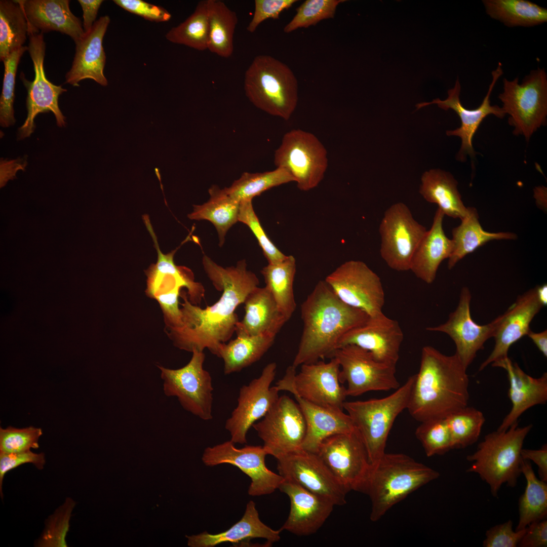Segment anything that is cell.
I'll return each mask as SVG.
<instances>
[{"instance_id": "obj_1", "label": "cell", "mask_w": 547, "mask_h": 547, "mask_svg": "<svg viewBox=\"0 0 547 547\" xmlns=\"http://www.w3.org/2000/svg\"><path fill=\"white\" fill-rule=\"evenodd\" d=\"M204 269L215 288L222 294L219 300L202 308L188 300L185 292L180 294L182 325L168 329V335L174 345L181 350L192 353L207 348L218 357L221 344L231 337L239 322L235 311L259 281L256 275L247 269L245 260L236 266L223 267L204 255Z\"/></svg>"}, {"instance_id": "obj_2", "label": "cell", "mask_w": 547, "mask_h": 547, "mask_svg": "<svg viewBox=\"0 0 547 547\" xmlns=\"http://www.w3.org/2000/svg\"><path fill=\"white\" fill-rule=\"evenodd\" d=\"M466 369L455 354L424 346L407 408L412 417L420 422L444 419L467 406Z\"/></svg>"}, {"instance_id": "obj_3", "label": "cell", "mask_w": 547, "mask_h": 547, "mask_svg": "<svg viewBox=\"0 0 547 547\" xmlns=\"http://www.w3.org/2000/svg\"><path fill=\"white\" fill-rule=\"evenodd\" d=\"M303 330L292 366L331 358L341 337L369 316L342 302L328 284L320 281L301 306Z\"/></svg>"}, {"instance_id": "obj_4", "label": "cell", "mask_w": 547, "mask_h": 547, "mask_svg": "<svg viewBox=\"0 0 547 547\" xmlns=\"http://www.w3.org/2000/svg\"><path fill=\"white\" fill-rule=\"evenodd\" d=\"M439 476L406 454L385 452L371 465L362 491L371 500L370 520L378 521L395 504Z\"/></svg>"}, {"instance_id": "obj_5", "label": "cell", "mask_w": 547, "mask_h": 547, "mask_svg": "<svg viewBox=\"0 0 547 547\" xmlns=\"http://www.w3.org/2000/svg\"><path fill=\"white\" fill-rule=\"evenodd\" d=\"M531 424L518 426V421L505 431H496L486 435L477 450L467 456L473 462L468 473L478 474L490 486L496 497L501 486L514 487L521 473V451Z\"/></svg>"}, {"instance_id": "obj_6", "label": "cell", "mask_w": 547, "mask_h": 547, "mask_svg": "<svg viewBox=\"0 0 547 547\" xmlns=\"http://www.w3.org/2000/svg\"><path fill=\"white\" fill-rule=\"evenodd\" d=\"M298 82L284 63L267 55L255 57L246 71L244 90L257 108L288 121L298 103Z\"/></svg>"}, {"instance_id": "obj_7", "label": "cell", "mask_w": 547, "mask_h": 547, "mask_svg": "<svg viewBox=\"0 0 547 547\" xmlns=\"http://www.w3.org/2000/svg\"><path fill=\"white\" fill-rule=\"evenodd\" d=\"M414 379L415 374L382 398L344 403L343 409L363 442L371 465L385 453L389 433L397 416L407 408Z\"/></svg>"}, {"instance_id": "obj_8", "label": "cell", "mask_w": 547, "mask_h": 547, "mask_svg": "<svg viewBox=\"0 0 547 547\" xmlns=\"http://www.w3.org/2000/svg\"><path fill=\"white\" fill-rule=\"evenodd\" d=\"M503 91L498 98L502 108L509 115L508 122L514 128L515 135L524 136L528 141L547 117V74L544 68L531 70L519 83L503 79Z\"/></svg>"}, {"instance_id": "obj_9", "label": "cell", "mask_w": 547, "mask_h": 547, "mask_svg": "<svg viewBox=\"0 0 547 547\" xmlns=\"http://www.w3.org/2000/svg\"><path fill=\"white\" fill-rule=\"evenodd\" d=\"M274 162L276 167L289 172L302 191L316 187L328 166L327 151L323 143L314 134L300 129L284 135L275 151Z\"/></svg>"}, {"instance_id": "obj_10", "label": "cell", "mask_w": 547, "mask_h": 547, "mask_svg": "<svg viewBox=\"0 0 547 547\" xmlns=\"http://www.w3.org/2000/svg\"><path fill=\"white\" fill-rule=\"evenodd\" d=\"M190 360L184 366L176 369L160 365L163 389L167 397H176L181 407L200 419H212L213 402L212 377L205 370L203 351H193Z\"/></svg>"}, {"instance_id": "obj_11", "label": "cell", "mask_w": 547, "mask_h": 547, "mask_svg": "<svg viewBox=\"0 0 547 547\" xmlns=\"http://www.w3.org/2000/svg\"><path fill=\"white\" fill-rule=\"evenodd\" d=\"M292 365L286 369L276 386L279 391L295 392L301 398L321 406L343 410L346 387L339 379L340 365L331 358L328 363L318 361L301 365L298 373Z\"/></svg>"}, {"instance_id": "obj_12", "label": "cell", "mask_w": 547, "mask_h": 547, "mask_svg": "<svg viewBox=\"0 0 547 547\" xmlns=\"http://www.w3.org/2000/svg\"><path fill=\"white\" fill-rule=\"evenodd\" d=\"M426 231L405 204L392 205L385 210L379 225L381 257L394 270H410L413 254Z\"/></svg>"}, {"instance_id": "obj_13", "label": "cell", "mask_w": 547, "mask_h": 547, "mask_svg": "<svg viewBox=\"0 0 547 547\" xmlns=\"http://www.w3.org/2000/svg\"><path fill=\"white\" fill-rule=\"evenodd\" d=\"M316 453L347 493L362 492L371 464L356 429L326 438Z\"/></svg>"}, {"instance_id": "obj_14", "label": "cell", "mask_w": 547, "mask_h": 547, "mask_svg": "<svg viewBox=\"0 0 547 547\" xmlns=\"http://www.w3.org/2000/svg\"><path fill=\"white\" fill-rule=\"evenodd\" d=\"M332 358L338 362L339 379L346 382L347 396H358L370 391L396 390L400 384L396 366L380 362L369 351L355 345L337 348Z\"/></svg>"}, {"instance_id": "obj_15", "label": "cell", "mask_w": 547, "mask_h": 547, "mask_svg": "<svg viewBox=\"0 0 547 547\" xmlns=\"http://www.w3.org/2000/svg\"><path fill=\"white\" fill-rule=\"evenodd\" d=\"M43 34L32 29L28 30V51L33 64L35 75L32 82L21 75L27 91L26 101L27 114L25 122L18 129L19 140L29 137L34 132V119L40 113L51 111L54 114L58 126L65 125V117L58 105V98L67 90L61 86L53 84L46 76L44 67L46 44Z\"/></svg>"}, {"instance_id": "obj_16", "label": "cell", "mask_w": 547, "mask_h": 547, "mask_svg": "<svg viewBox=\"0 0 547 547\" xmlns=\"http://www.w3.org/2000/svg\"><path fill=\"white\" fill-rule=\"evenodd\" d=\"M325 282L344 303L369 317L382 313L385 295L379 277L365 263L351 260L328 275Z\"/></svg>"}, {"instance_id": "obj_17", "label": "cell", "mask_w": 547, "mask_h": 547, "mask_svg": "<svg viewBox=\"0 0 547 547\" xmlns=\"http://www.w3.org/2000/svg\"><path fill=\"white\" fill-rule=\"evenodd\" d=\"M268 455L276 459L301 449L306 423L297 403L286 395L279 399L252 426Z\"/></svg>"}, {"instance_id": "obj_18", "label": "cell", "mask_w": 547, "mask_h": 547, "mask_svg": "<svg viewBox=\"0 0 547 547\" xmlns=\"http://www.w3.org/2000/svg\"><path fill=\"white\" fill-rule=\"evenodd\" d=\"M276 370V363H270L258 377L240 388L237 405L224 425L233 443H247L249 429L264 417L279 399V390L276 386H270Z\"/></svg>"}, {"instance_id": "obj_19", "label": "cell", "mask_w": 547, "mask_h": 547, "mask_svg": "<svg viewBox=\"0 0 547 547\" xmlns=\"http://www.w3.org/2000/svg\"><path fill=\"white\" fill-rule=\"evenodd\" d=\"M230 440L207 447L202 459L209 466L230 464L240 469L251 480L248 493L252 496L269 494L278 489L284 478L266 465L268 453L261 446L246 445L238 448Z\"/></svg>"}, {"instance_id": "obj_20", "label": "cell", "mask_w": 547, "mask_h": 547, "mask_svg": "<svg viewBox=\"0 0 547 547\" xmlns=\"http://www.w3.org/2000/svg\"><path fill=\"white\" fill-rule=\"evenodd\" d=\"M284 480L325 497L335 505L346 504L347 492L316 453L302 449L277 459Z\"/></svg>"}, {"instance_id": "obj_21", "label": "cell", "mask_w": 547, "mask_h": 547, "mask_svg": "<svg viewBox=\"0 0 547 547\" xmlns=\"http://www.w3.org/2000/svg\"><path fill=\"white\" fill-rule=\"evenodd\" d=\"M472 295L469 289L462 288L458 303L451 312L447 321L426 330L447 334L454 341L455 354L467 369L476 357L477 352L484 348L485 342L493 337L498 326L500 316L485 325H479L472 319L470 312Z\"/></svg>"}, {"instance_id": "obj_22", "label": "cell", "mask_w": 547, "mask_h": 547, "mask_svg": "<svg viewBox=\"0 0 547 547\" xmlns=\"http://www.w3.org/2000/svg\"><path fill=\"white\" fill-rule=\"evenodd\" d=\"M503 74L502 64L499 62L497 68L491 72L492 81L487 93L481 105L477 108L469 109L464 107L460 100L461 85L458 79L456 81L454 87L448 91V97L442 100L436 99L431 102H422L416 105L417 109L424 106L436 104L439 107L447 110H454L459 116L461 125L460 127L446 131L448 136H455L459 137L461 144L456 158L460 162L466 160L467 155L473 160L476 156V152L473 145L474 136L483 120L490 114L502 119L506 115L502 107L490 103V95L498 79Z\"/></svg>"}, {"instance_id": "obj_23", "label": "cell", "mask_w": 547, "mask_h": 547, "mask_svg": "<svg viewBox=\"0 0 547 547\" xmlns=\"http://www.w3.org/2000/svg\"><path fill=\"white\" fill-rule=\"evenodd\" d=\"M404 334L399 323L383 312L345 334L336 349L355 345L370 352L377 361L396 366Z\"/></svg>"}, {"instance_id": "obj_24", "label": "cell", "mask_w": 547, "mask_h": 547, "mask_svg": "<svg viewBox=\"0 0 547 547\" xmlns=\"http://www.w3.org/2000/svg\"><path fill=\"white\" fill-rule=\"evenodd\" d=\"M543 306L538 298L536 287L517 297L507 310L500 315V320L493 336L494 348L481 364L480 371L489 364L508 357L511 346L527 335L530 330L531 322Z\"/></svg>"}, {"instance_id": "obj_25", "label": "cell", "mask_w": 547, "mask_h": 547, "mask_svg": "<svg viewBox=\"0 0 547 547\" xmlns=\"http://www.w3.org/2000/svg\"><path fill=\"white\" fill-rule=\"evenodd\" d=\"M279 489L290 498L288 518L281 528L297 536L316 533L331 514L334 503L299 485L284 479Z\"/></svg>"}, {"instance_id": "obj_26", "label": "cell", "mask_w": 547, "mask_h": 547, "mask_svg": "<svg viewBox=\"0 0 547 547\" xmlns=\"http://www.w3.org/2000/svg\"><path fill=\"white\" fill-rule=\"evenodd\" d=\"M110 21L108 16L101 17L89 31L74 41V57L65 75V83L79 87L82 80L91 79L102 86L108 85L104 73L106 55L103 40Z\"/></svg>"}, {"instance_id": "obj_27", "label": "cell", "mask_w": 547, "mask_h": 547, "mask_svg": "<svg viewBox=\"0 0 547 547\" xmlns=\"http://www.w3.org/2000/svg\"><path fill=\"white\" fill-rule=\"evenodd\" d=\"M491 364L493 367L504 369L509 381L508 396L512 408L497 429L505 431L517 422L527 409L546 403L547 373H544L538 378L533 377L524 372L517 363H513L509 357Z\"/></svg>"}, {"instance_id": "obj_28", "label": "cell", "mask_w": 547, "mask_h": 547, "mask_svg": "<svg viewBox=\"0 0 547 547\" xmlns=\"http://www.w3.org/2000/svg\"><path fill=\"white\" fill-rule=\"evenodd\" d=\"M152 240L158 253V260L145 271L147 277V295L154 298L158 294L176 288L185 287L190 302L199 304L204 296V288L201 283L194 282L193 275L189 269L175 264L173 257L178 248L164 254L160 249L157 237H153Z\"/></svg>"}, {"instance_id": "obj_29", "label": "cell", "mask_w": 547, "mask_h": 547, "mask_svg": "<svg viewBox=\"0 0 547 547\" xmlns=\"http://www.w3.org/2000/svg\"><path fill=\"white\" fill-rule=\"evenodd\" d=\"M282 530H274L263 523L259 518V513L254 501H250L246 505L242 518L227 530L217 534L206 531L197 535H186L187 544L190 547H214L224 542L233 545H250L253 538H264L271 546L280 541Z\"/></svg>"}, {"instance_id": "obj_30", "label": "cell", "mask_w": 547, "mask_h": 547, "mask_svg": "<svg viewBox=\"0 0 547 547\" xmlns=\"http://www.w3.org/2000/svg\"><path fill=\"white\" fill-rule=\"evenodd\" d=\"M29 26L43 33L55 31L69 36L74 42L85 31L80 18L71 11L69 0H18Z\"/></svg>"}, {"instance_id": "obj_31", "label": "cell", "mask_w": 547, "mask_h": 547, "mask_svg": "<svg viewBox=\"0 0 547 547\" xmlns=\"http://www.w3.org/2000/svg\"><path fill=\"white\" fill-rule=\"evenodd\" d=\"M304 417L306 431L301 449L316 453L321 443L334 434L347 433L355 428L343 410L327 408L310 402L291 391Z\"/></svg>"}, {"instance_id": "obj_32", "label": "cell", "mask_w": 547, "mask_h": 547, "mask_svg": "<svg viewBox=\"0 0 547 547\" xmlns=\"http://www.w3.org/2000/svg\"><path fill=\"white\" fill-rule=\"evenodd\" d=\"M444 216L438 208L431 228L419 243L411 262L410 270L428 284L434 281L440 264L450 257L453 250V241L446 236L443 228Z\"/></svg>"}, {"instance_id": "obj_33", "label": "cell", "mask_w": 547, "mask_h": 547, "mask_svg": "<svg viewBox=\"0 0 547 547\" xmlns=\"http://www.w3.org/2000/svg\"><path fill=\"white\" fill-rule=\"evenodd\" d=\"M245 315L236 328L237 334L248 336L268 334L276 336L287 320L266 287H256L247 296Z\"/></svg>"}, {"instance_id": "obj_34", "label": "cell", "mask_w": 547, "mask_h": 547, "mask_svg": "<svg viewBox=\"0 0 547 547\" xmlns=\"http://www.w3.org/2000/svg\"><path fill=\"white\" fill-rule=\"evenodd\" d=\"M419 192L428 202L436 204L445 215L460 220L468 213L453 175L440 169L425 171L421 178Z\"/></svg>"}, {"instance_id": "obj_35", "label": "cell", "mask_w": 547, "mask_h": 547, "mask_svg": "<svg viewBox=\"0 0 547 547\" xmlns=\"http://www.w3.org/2000/svg\"><path fill=\"white\" fill-rule=\"evenodd\" d=\"M461 221L460 225L452 230L453 250L448 258L449 269L466 255L489 241L517 238L516 234L511 232H490L484 230L479 222L477 211L474 207H470L468 214Z\"/></svg>"}, {"instance_id": "obj_36", "label": "cell", "mask_w": 547, "mask_h": 547, "mask_svg": "<svg viewBox=\"0 0 547 547\" xmlns=\"http://www.w3.org/2000/svg\"><path fill=\"white\" fill-rule=\"evenodd\" d=\"M227 343H222L218 358L224 362L225 375L238 372L256 362L269 349L276 336L262 334L250 336L242 333Z\"/></svg>"}, {"instance_id": "obj_37", "label": "cell", "mask_w": 547, "mask_h": 547, "mask_svg": "<svg viewBox=\"0 0 547 547\" xmlns=\"http://www.w3.org/2000/svg\"><path fill=\"white\" fill-rule=\"evenodd\" d=\"M209 200L202 205H193V211L188 217L210 221L216 229L221 247L229 229L238 221L240 202L229 196L224 188L215 185L209 189Z\"/></svg>"}, {"instance_id": "obj_38", "label": "cell", "mask_w": 547, "mask_h": 547, "mask_svg": "<svg viewBox=\"0 0 547 547\" xmlns=\"http://www.w3.org/2000/svg\"><path fill=\"white\" fill-rule=\"evenodd\" d=\"M487 14L507 27H531L547 22V9L526 0H483Z\"/></svg>"}, {"instance_id": "obj_39", "label": "cell", "mask_w": 547, "mask_h": 547, "mask_svg": "<svg viewBox=\"0 0 547 547\" xmlns=\"http://www.w3.org/2000/svg\"><path fill=\"white\" fill-rule=\"evenodd\" d=\"M296 269V260L293 256L289 255L279 263L268 264L261 271L265 287L287 321L296 308L293 291Z\"/></svg>"}, {"instance_id": "obj_40", "label": "cell", "mask_w": 547, "mask_h": 547, "mask_svg": "<svg viewBox=\"0 0 547 547\" xmlns=\"http://www.w3.org/2000/svg\"><path fill=\"white\" fill-rule=\"evenodd\" d=\"M521 473L526 480L524 493L519 500V519L515 530L526 528L547 516V484L538 479L530 460L522 459Z\"/></svg>"}, {"instance_id": "obj_41", "label": "cell", "mask_w": 547, "mask_h": 547, "mask_svg": "<svg viewBox=\"0 0 547 547\" xmlns=\"http://www.w3.org/2000/svg\"><path fill=\"white\" fill-rule=\"evenodd\" d=\"M209 37L208 49L224 58L231 56L238 17L223 2L208 0Z\"/></svg>"}, {"instance_id": "obj_42", "label": "cell", "mask_w": 547, "mask_h": 547, "mask_svg": "<svg viewBox=\"0 0 547 547\" xmlns=\"http://www.w3.org/2000/svg\"><path fill=\"white\" fill-rule=\"evenodd\" d=\"M28 23L18 0L0 1V60L24 46Z\"/></svg>"}, {"instance_id": "obj_43", "label": "cell", "mask_w": 547, "mask_h": 547, "mask_svg": "<svg viewBox=\"0 0 547 547\" xmlns=\"http://www.w3.org/2000/svg\"><path fill=\"white\" fill-rule=\"evenodd\" d=\"M294 182V179L286 169L277 167L274 170L258 173H243L230 186L225 187L227 194L241 202L252 200L263 192L283 184Z\"/></svg>"}, {"instance_id": "obj_44", "label": "cell", "mask_w": 547, "mask_h": 547, "mask_svg": "<svg viewBox=\"0 0 547 547\" xmlns=\"http://www.w3.org/2000/svg\"><path fill=\"white\" fill-rule=\"evenodd\" d=\"M209 37L208 0L199 2L193 13L166 34L169 41L199 51L208 49Z\"/></svg>"}, {"instance_id": "obj_45", "label": "cell", "mask_w": 547, "mask_h": 547, "mask_svg": "<svg viewBox=\"0 0 547 547\" xmlns=\"http://www.w3.org/2000/svg\"><path fill=\"white\" fill-rule=\"evenodd\" d=\"M452 449L466 448L478 439L485 419L480 410L466 406L446 418Z\"/></svg>"}, {"instance_id": "obj_46", "label": "cell", "mask_w": 547, "mask_h": 547, "mask_svg": "<svg viewBox=\"0 0 547 547\" xmlns=\"http://www.w3.org/2000/svg\"><path fill=\"white\" fill-rule=\"evenodd\" d=\"M28 50V46H24L11 53L3 61L4 75L0 98V123L3 127H8L15 123L13 104L16 73L21 57Z\"/></svg>"}, {"instance_id": "obj_47", "label": "cell", "mask_w": 547, "mask_h": 547, "mask_svg": "<svg viewBox=\"0 0 547 547\" xmlns=\"http://www.w3.org/2000/svg\"><path fill=\"white\" fill-rule=\"evenodd\" d=\"M75 502L66 498L46 521L45 527L40 537L35 541L38 547H67L66 540L69 529V521Z\"/></svg>"}, {"instance_id": "obj_48", "label": "cell", "mask_w": 547, "mask_h": 547, "mask_svg": "<svg viewBox=\"0 0 547 547\" xmlns=\"http://www.w3.org/2000/svg\"><path fill=\"white\" fill-rule=\"evenodd\" d=\"M344 0H306L296 9V14L284 27L290 33L300 28H308L320 21L334 17L337 6Z\"/></svg>"}, {"instance_id": "obj_49", "label": "cell", "mask_w": 547, "mask_h": 547, "mask_svg": "<svg viewBox=\"0 0 547 547\" xmlns=\"http://www.w3.org/2000/svg\"><path fill=\"white\" fill-rule=\"evenodd\" d=\"M415 435L427 456L443 454L452 449L451 435L446 418L421 422L416 430Z\"/></svg>"}, {"instance_id": "obj_50", "label": "cell", "mask_w": 547, "mask_h": 547, "mask_svg": "<svg viewBox=\"0 0 547 547\" xmlns=\"http://www.w3.org/2000/svg\"><path fill=\"white\" fill-rule=\"evenodd\" d=\"M252 201L244 200L240 202L238 221L245 224L251 230L268 264L279 263L287 256L281 252L267 236L254 211Z\"/></svg>"}, {"instance_id": "obj_51", "label": "cell", "mask_w": 547, "mask_h": 547, "mask_svg": "<svg viewBox=\"0 0 547 547\" xmlns=\"http://www.w3.org/2000/svg\"><path fill=\"white\" fill-rule=\"evenodd\" d=\"M42 435L41 428L32 426L22 428L11 426L1 427L0 453H18L38 449V440Z\"/></svg>"}, {"instance_id": "obj_52", "label": "cell", "mask_w": 547, "mask_h": 547, "mask_svg": "<svg viewBox=\"0 0 547 547\" xmlns=\"http://www.w3.org/2000/svg\"><path fill=\"white\" fill-rule=\"evenodd\" d=\"M527 527L513 530V522L509 520L505 523L496 525L486 532V538L483 542L484 547H516L517 546L525 533Z\"/></svg>"}, {"instance_id": "obj_53", "label": "cell", "mask_w": 547, "mask_h": 547, "mask_svg": "<svg viewBox=\"0 0 547 547\" xmlns=\"http://www.w3.org/2000/svg\"><path fill=\"white\" fill-rule=\"evenodd\" d=\"M26 463H32L38 470H43L46 463L45 454L34 453L31 450L18 453H0V495L2 499L3 484L5 475Z\"/></svg>"}, {"instance_id": "obj_54", "label": "cell", "mask_w": 547, "mask_h": 547, "mask_svg": "<svg viewBox=\"0 0 547 547\" xmlns=\"http://www.w3.org/2000/svg\"><path fill=\"white\" fill-rule=\"evenodd\" d=\"M296 2V0H255L254 12L247 27V31L254 32L266 19H279L281 13L291 8Z\"/></svg>"}, {"instance_id": "obj_55", "label": "cell", "mask_w": 547, "mask_h": 547, "mask_svg": "<svg viewBox=\"0 0 547 547\" xmlns=\"http://www.w3.org/2000/svg\"><path fill=\"white\" fill-rule=\"evenodd\" d=\"M113 2L124 10L150 21L166 22L171 17V14L163 7L142 0H114Z\"/></svg>"}, {"instance_id": "obj_56", "label": "cell", "mask_w": 547, "mask_h": 547, "mask_svg": "<svg viewBox=\"0 0 547 547\" xmlns=\"http://www.w3.org/2000/svg\"><path fill=\"white\" fill-rule=\"evenodd\" d=\"M181 288L157 295L154 299L159 303L164 314L167 329L179 328L182 325V312L179 307L178 297Z\"/></svg>"}, {"instance_id": "obj_57", "label": "cell", "mask_w": 547, "mask_h": 547, "mask_svg": "<svg viewBox=\"0 0 547 547\" xmlns=\"http://www.w3.org/2000/svg\"><path fill=\"white\" fill-rule=\"evenodd\" d=\"M518 546L521 547L546 546V520L535 521L528 526L526 531Z\"/></svg>"}, {"instance_id": "obj_58", "label": "cell", "mask_w": 547, "mask_h": 547, "mask_svg": "<svg viewBox=\"0 0 547 547\" xmlns=\"http://www.w3.org/2000/svg\"><path fill=\"white\" fill-rule=\"evenodd\" d=\"M521 456L522 459L532 460L538 466L539 479L547 482V445L544 444L541 448L537 449H522Z\"/></svg>"}, {"instance_id": "obj_59", "label": "cell", "mask_w": 547, "mask_h": 547, "mask_svg": "<svg viewBox=\"0 0 547 547\" xmlns=\"http://www.w3.org/2000/svg\"><path fill=\"white\" fill-rule=\"evenodd\" d=\"M83 11V27L85 32L89 31L96 22L102 0H78Z\"/></svg>"}, {"instance_id": "obj_60", "label": "cell", "mask_w": 547, "mask_h": 547, "mask_svg": "<svg viewBox=\"0 0 547 547\" xmlns=\"http://www.w3.org/2000/svg\"><path fill=\"white\" fill-rule=\"evenodd\" d=\"M527 335L532 340L540 351L546 358L547 357L546 330L538 333L533 332L530 330Z\"/></svg>"}, {"instance_id": "obj_61", "label": "cell", "mask_w": 547, "mask_h": 547, "mask_svg": "<svg viewBox=\"0 0 547 547\" xmlns=\"http://www.w3.org/2000/svg\"><path fill=\"white\" fill-rule=\"evenodd\" d=\"M536 291L538 298L542 304L543 306H545L547 304V285L546 284H543L541 286H537L536 287Z\"/></svg>"}]
</instances>
